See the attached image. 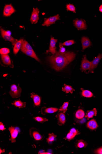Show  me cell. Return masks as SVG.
Segmentation results:
<instances>
[{
	"label": "cell",
	"instance_id": "6da1fadb",
	"mask_svg": "<svg viewBox=\"0 0 102 154\" xmlns=\"http://www.w3.org/2000/svg\"><path fill=\"white\" fill-rule=\"evenodd\" d=\"M75 56L73 52L66 51L61 53L56 51L55 55L48 57L47 59L54 69L60 71L75 59Z\"/></svg>",
	"mask_w": 102,
	"mask_h": 154
},
{
	"label": "cell",
	"instance_id": "7a4b0ae2",
	"mask_svg": "<svg viewBox=\"0 0 102 154\" xmlns=\"http://www.w3.org/2000/svg\"><path fill=\"white\" fill-rule=\"evenodd\" d=\"M73 24L79 30H86L87 29V25L84 19H76L73 21Z\"/></svg>",
	"mask_w": 102,
	"mask_h": 154
},
{
	"label": "cell",
	"instance_id": "3957f363",
	"mask_svg": "<svg viewBox=\"0 0 102 154\" xmlns=\"http://www.w3.org/2000/svg\"><path fill=\"white\" fill-rule=\"evenodd\" d=\"M11 89L10 94L12 97L13 98L20 97L22 90L21 88L15 84H13L11 86Z\"/></svg>",
	"mask_w": 102,
	"mask_h": 154
},
{
	"label": "cell",
	"instance_id": "277c9868",
	"mask_svg": "<svg viewBox=\"0 0 102 154\" xmlns=\"http://www.w3.org/2000/svg\"><path fill=\"white\" fill-rule=\"evenodd\" d=\"M60 20V16L59 14L50 17L48 18H45L44 21L42 26H46L49 27L50 25L55 24L57 21Z\"/></svg>",
	"mask_w": 102,
	"mask_h": 154
},
{
	"label": "cell",
	"instance_id": "5b68a950",
	"mask_svg": "<svg viewBox=\"0 0 102 154\" xmlns=\"http://www.w3.org/2000/svg\"><path fill=\"white\" fill-rule=\"evenodd\" d=\"M102 58V54H99L92 61H91V65L88 70V73H93L94 70L98 66L100 59Z\"/></svg>",
	"mask_w": 102,
	"mask_h": 154
},
{
	"label": "cell",
	"instance_id": "8992f818",
	"mask_svg": "<svg viewBox=\"0 0 102 154\" xmlns=\"http://www.w3.org/2000/svg\"><path fill=\"white\" fill-rule=\"evenodd\" d=\"M91 65V61L87 59L86 55H84L81 61V70L83 71H86L89 69Z\"/></svg>",
	"mask_w": 102,
	"mask_h": 154
},
{
	"label": "cell",
	"instance_id": "52a82bcc",
	"mask_svg": "<svg viewBox=\"0 0 102 154\" xmlns=\"http://www.w3.org/2000/svg\"><path fill=\"white\" fill-rule=\"evenodd\" d=\"M39 12L40 11L37 8H33V11L30 19L31 22L32 24H36L37 23L39 19Z\"/></svg>",
	"mask_w": 102,
	"mask_h": 154
},
{
	"label": "cell",
	"instance_id": "ba28073f",
	"mask_svg": "<svg viewBox=\"0 0 102 154\" xmlns=\"http://www.w3.org/2000/svg\"><path fill=\"white\" fill-rule=\"evenodd\" d=\"M15 12V10L11 4H7L4 7L3 15L5 17H9Z\"/></svg>",
	"mask_w": 102,
	"mask_h": 154
},
{
	"label": "cell",
	"instance_id": "9c48e42d",
	"mask_svg": "<svg viewBox=\"0 0 102 154\" xmlns=\"http://www.w3.org/2000/svg\"><path fill=\"white\" fill-rule=\"evenodd\" d=\"M1 30L2 37L5 40L9 41L11 42L13 46H14L16 43L18 41L17 39H15L11 36H9V35L5 33V30H4L2 28H1Z\"/></svg>",
	"mask_w": 102,
	"mask_h": 154
},
{
	"label": "cell",
	"instance_id": "30bf717a",
	"mask_svg": "<svg viewBox=\"0 0 102 154\" xmlns=\"http://www.w3.org/2000/svg\"><path fill=\"white\" fill-rule=\"evenodd\" d=\"M57 41V39H55L54 38L51 36L50 44L48 52L50 53L53 55H55L56 52V45Z\"/></svg>",
	"mask_w": 102,
	"mask_h": 154
},
{
	"label": "cell",
	"instance_id": "8fae6325",
	"mask_svg": "<svg viewBox=\"0 0 102 154\" xmlns=\"http://www.w3.org/2000/svg\"><path fill=\"white\" fill-rule=\"evenodd\" d=\"M11 133V137L9 139L12 143H14L16 142V138L18 135V131L15 128L12 127H10L8 129Z\"/></svg>",
	"mask_w": 102,
	"mask_h": 154
},
{
	"label": "cell",
	"instance_id": "7c38bea8",
	"mask_svg": "<svg viewBox=\"0 0 102 154\" xmlns=\"http://www.w3.org/2000/svg\"><path fill=\"white\" fill-rule=\"evenodd\" d=\"M80 134V133L78 130L76 129L75 128H72L70 130L69 133L67 135L65 138V140H67L70 141L73 139L76 136Z\"/></svg>",
	"mask_w": 102,
	"mask_h": 154
},
{
	"label": "cell",
	"instance_id": "4fadbf2b",
	"mask_svg": "<svg viewBox=\"0 0 102 154\" xmlns=\"http://www.w3.org/2000/svg\"><path fill=\"white\" fill-rule=\"evenodd\" d=\"M81 42L82 46V50L91 47L92 43L89 38L87 37L83 36L81 38Z\"/></svg>",
	"mask_w": 102,
	"mask_h": 154
},
{
	"label": "cell",
	"instance_id": "5bb4252c",
	"mask_svg": "<svg viewBox=\"0 0 102 154\" xmlns=\"http://www.w3.org/2000/svg\"><path fill=\"white\" fill-rule=\"evenodd\" d=\"M56 117L58 120V124L60 126H62L65 124L66 121V117L64 113L60 112L58 113Z\"/></svg>",
	"mask_w": 102,
	"mask_h": 154
},
{
	"label": "cell",
	"instance_id": "9a60e30c",
	"mask_svg": "<svg viewBox=\"0 0 102 154\" xmlns=\"http://www.w3.org/2000/svg\"><path fill=\"white\" fill-rule=\"evenodd\" d=\"M21 50L22 52L24 53L28 56L34 58L38 61H40V60L38 58L34 51L27 50L23 49H21Z\"/></svg>",
	"mask_w": 102,
	"mask_h": 154
},
{
	"label": "cell",
	"instance_id": "2e32d148",
	"mask_svg": "<svg viewBox=\"0 0 102 154\" xmlns=\"http://www.w3.org/2000/svg\"><path fill=\"white\" fill-rule=\"evenodd\" d=\"M87 127L91 130L96 129L98 127L96 121L94 119H92L89 121L87 124Z\"/></svg>",
	"mask_w": 102,
	"mask_h": 154
},
{
	"label": "cell",
	"instance_id": "e0dca14e",
	"mask_svg": "<svg viewBox=\"0 0 102 154\" xmlns=\"http://www.w3.org/2000/svg\"><path fill=\"white\" fill-rule=\"evenodd\" d=\"M97 111L96 108H94L92 110L87 111L85 116V118H87L89 120L90 118H93L94 116H96L97 115Z\"/></svg>",
	"mask_w": 102,
	"mask_h": 154
},
{
	"label": "cell",
	"instance_id": "ac0fdd59",
	"mask_svg": "<svg viewBox=\"0 0 102 154\" xmlns=\"http://www.w3.org/2000/svg\"><path fill=\"white\" fill-rule=\"evenodd\" d=\"M31 97L33 99L34 104L36 106H40L41 102V99L40 96L34 93H33L31 94Z\"/></svg>",
	"mask_w": 102,
	"mask_h": 154
},
{
	"label": "cell",
	"instance_id": "d6986e66",
	"mask_svg": "<svg viewBox=\"0 0 102 154\" xmlns=\"http://www.w3.org/2000/svg\"><path fill=\"white\" fill-rule=\"evenodd\" d=\"M22 39H20L19 40L17 41L14 45L13 48V52L15 55H16L21 49L22 44Z\"/></svg>",
	"mask_w": 102,
	"mask_h": 154
},
{
	"label": "cell",
	"instance_id": "ffe728a7",
	"mask_svg": "<svg viewBox=\"0 0 102 154\" xmlns=\"http://www.w3.org/2000/svg\"><path fill=\"white\" fill-rule=\"evenodd\" d=\"M1 57L2 61L4 64L8 66L11 65V59L8 55H1Z\"/></svg>",
	"mask_w": 102,
	"mask_h": 154
},
{
	"label": "cell",
	"instance_id": "44dd1931",
	"mask_svg": "<svg viewBox=\"0 0 102 154\" xmlns=\"http://www.w3.org/2000/svg\"><path fill=\"white\" fill-rule=\"evenodd\" d=\"M12 104L16 107L19 108L25 107L26 103L22 102L20 99L14 101Z\"/></svg>",
	"mask_w": 102,
	"mask_h": 154
},
{
	"label": "cell",
	"instance_id": "7402d4cb",
	"mask_svg": "<svg viewBox=\"0 0 102 154\" xmlns=\"http://www.w3.org/2000/svg\"><path fill=\"white\" fill-rule=\"evenodd\" d=\"M62 89L63 91L65 92L66 93H70L72 94L73 91H75V89L73 88L72 86L67 85L65 84L64 85V86L62 87Z\"/></svg>",
	"mask_w": 102,
	"mask_h": 154
},
{
	"label": "cell",
	"instance_id": "603a6c76",
	"mask_svg": "<svg viewBox=\"0 0 102 154\" xmlns=\"http://www.w3.org/2000/svg\"><path fill=\"white\" fill-rule=\"evenodd\" d=\"M82 90V95L84 97L90 98L92 97L93 94L89 90H84L83 89H81Z\"/></svg>",
	"mask_w": 102,
	"mask_h": 154
},
{
	"label": "cell",
	"instance_id": "cb8c5ba5",
	"mask_svg": "<svg viewBox=\"0 0 102 154\" xmlns=\"http://www.w3.org/2000/svg\"><path fill=\"white\" fill-rule=\"evenodd\" d=\"M85 113L83 110L82 109L78 110L76 112L75 116L76 118L78 119H82L85 117Z\"/></svg>",
	"mask_w": 102,
	"mask_h": 154
},
{
	"label": "cell",
	"instance_id": "d4e9b609",
	"mask_svg": "<svg viewBox=\"0 0 102 154\" xmlns=\"http://www.w3.org/2000/svg\"><path fill=\"white\" fill-rule=\"evenodd\" d=\"M87 146V144L86 142L82 140L79 141L77 144V147L80 148L83 147L85 148Z\"/></svg>",
	"mask_w": 102,
	"mask_h": 154
},
{
	"label": "cell",
	"instance_id": "484cf974",
	"mask_svg": "<svg viewBox=\"0 0 102 154\" xmlns=\"http://www.w3.org/2000/svg\"><path fill=\"white\" fill-rule=\"evenodd\" d=\"M68 102H65L63 104L62 106H61L60 108L59 109V112H62L65 113L67 110V108L68 105Z\"/></svg>",
	"mask_w": 102,
	"mask_h": 154
},
{
	"label": "cell",
	"instance_id": "4316f807",
	"mask_svg": "<svg viewBox=\"0 0 102 154\" xmlns=\"http://www.w3.org/2000/svg\"><path fill=\"white\" fill-rule=\"evenodd\" d=\"M66 8L67 11H72L74 13H76V8L73 4H67Z\"/></svg>",
	"mask_w": 102,
	"mask_h": 154
},
{
	"label": "cell",
	"instance_id": "83f0119b",
	"mask_svg": "<svg viewBox=\"0 0 102 154\" xmlns=\"http://www.w3.org/2000/svg\"><path fill=\"white\" fill-rule=\"evenodd\" d=\"M33 136L36 141H40L42 139V136L38 132L34 131L33 133Z\"/></svg>",
	"mask_w": 102,
	"mask_h": 154
},
{
	"label": "cell",
	"instance_id": "f1b7e54d",
	"mask_svg": "<svg viewBox=\"0 0 102 154\" xmlns=\"http://www.w3.org/2000/svg\"><path fill=\"white\" fill-rule=\"evenodd\" d=\"M56 137L57 136L53 133H49L48 137L46 139V141H47V143H49L50 142H53Z\"/></svg>",
	"mask_w": 102,
	"mask_h": 154
},
{
	"label": "cell",
	"instance_id": "f546056e",
	"mask_svg": "<svg viewBox=\"0 0 102 154\" xmlns=\"http://www.w3.org/2000/svg\"><path fill=\"white\" fill-rule=\"evenodd\" d=\"M58 110V109L56 108H49L45 110V112L49 114H53Z\"/></svg>",
	"mask_w": 102,
	"mask_h": 154
},
{
	"label": "cell",
	"instance_id": "4dcf8cb0",
	"mask_svg": "<svg viewBox=\"0 0 102 154\" xmlns=\"http://www.w3.org/2000/svg\"><path fill=\"white\" fill-rule=\"evenodd\" d=\"M60 43L63 46H68L75 44V42L74 40H72L67 41H66L64 42L63 43H62V42H60Z\"/></svg>",
	"mask_w": 102,
	"mask_h": 154
},
{
	"label": "cell",
	"instance_id": "1f68e13d",
	"mask_svg": "<svg viewBox=\"0 0 102 154\" xmlns=\"http://www.w3.org/2000/svg\"><path fill=\"white\" fill-rule=\"evenodd\" d=\"M10 53V50L8 48H3L0 50V53L1 55H6Z\"/></svg>",
	"mask_w": 102,
	"mask_h": 154
},
{
	"label": "cell",
	"instance_id": "d6a6232c",
	"mask_svg": "<svg viewBox=\"0 0 102 154\" xmlns=\"http://www.w3.org/2000/svg\"><path fill=\"white\" fill-rule=\"evenodd\" d=\"M35 120L38 122H39L41 123H43L46 121H48L47 119L45 118H42L40 117H36L33 118Z\"/></svg>",
	"mask_w": 102,
	"mask_h": 154
},
{
	"label": "cell",
	"instance_id": "836d02e7",
	"mask_svg": "<svg viewBox=\"0 0 102 154\" xmlns=\"http://www.w3.org/2000/svg\"><path fill=\"white\" fill-rule=\"evenodd\" d=\"M59 52L61 53H64L66 51V49L61 44L60 42H59Z\"/></svg>",
	"mask_w": 102,
	"mask_h": 154
},
{
	"label": "cell",
	"instance_id": "e575fe53",
	"mask_svg": "<svg viewBox=\"0 0 102 154\" xmlns=\"http://www.w3.org/2000/svg\"><path fill=\"white\" fill-rule=\"evenodd\" d=\"M94 152L96 154H102V146L96 149Z\"/></svg>",
	"mask_w": 102,
	"mask_h": 154
},
{
	"label": "cell",
	"instance_id": "d590c367",
	"mask_svg": "<svg viewBox=\"0 0 102 154\" xmlns=\"http://www.w3.org/2000/svg\"><path fill=\"white\" fill-rule=\"evenodd\" d=\"M6 128H5V126L3 124L2 122H0V130L3 131Z\"/></svg>",
	"mask_w": 102,
	"mask_h": 154
},
{
	"label": "cell",
	"instance_id": "8d00e7d4",
	"mask_svg": "<svg viewBox=\"0 0 102 154\" xmlns=\"http://www.w3.org/2000/svg\"><path fill=\"white\" fill-rule=\"evenodd\" d=\"M5 149H3L2 150V149H1H1H0V154H1L2 153H4V152H5Z\"/></svg>",
	"mask_w": 102,
	"mask_h": 154
},
{
	"label": "cell",
	"instance_id": "74e56055",
	"mask_svg": "<svg viewBox=\"0 0 102 154\" xmlns=\"http://www.w3.org/2000/svg\"><path fill=\"white\" fill-rule=\"evenodd\" d=\"M99 10L100 12H102V4L99 7Z\"/></svg>",
	"mask_w": 102,
	"mask_h": 154
},
{
	"label": "cell",
	"instance_id": "f35d334b",
	"mask_svg": "<svg viewBox=\"0 0 102 154\" xmlns=\"http://www.w3.org/2000/svg\"><path fill=\"white\" fill-rule=\"evenodd\" d=\"M52 154V153H49V152H43V153H42V154Z\"/></svg>",
	"mask_w": 102,
	"mask_h": 154
}]
</instances>
